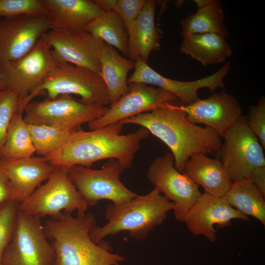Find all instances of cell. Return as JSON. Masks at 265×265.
Segmentation results:
<instances>
[{"label":"cell","instance_id":"obj_32","mask_svg":"<svg viewBox=\"0 0 265 265\" xmlns=\"http://www.w3.org/2000/svg\"><path fill=\"white\" fill-rule=\"evenodd\" d=\"M19 106V97L17 92L0 90V160L10 122Z\"/></svg>","mask_w":265,"mask_h":265},{"label":"cell","instance_id":"obj_3","mask_svg":"<svg viewBox=\"0 0 265 265\" xmlns=\"http://www.w3.org/2000/svg\"><path fill=\"white\" fill-rule=\"evenodd\" d=\"M95 224L92 213L76 217L63 213L58 219L47 221L43 228L47 238L52 240L53 265H120L125 257L112 253L108 242L102 240L96 244L90 238Z\"/></svg>","mask_w":265,"mask_h":265},{"label":"cell","instance_id":"obj_6","mask_svg":"<svg viewBox=\"0 0 265 265\" xmlns=\"http://www.w3.org/2000/svg\"><path fill=\"white\" fill-rule=\"evenodd\" d=\"M44 90L49 99L61 95H76L85 104L110 105L108 92L101 75L69 63H59L42 84L24 101L25 104Z\"/></svg>","mask_w":265,"mask_h":265},{"label":"cell","instance_id":"obj_24","mask_svg":"<svg viewBox=\"0 0 265 265\" xmlns=\"http://www.w3.org/2000/svg\"><path fill=\"white\" fill-rule=\"evenodd\" d=\"M180 50L205 66L222 63L232 54V50L225 39L214 33L183 36Z\"/></svg>","mask_w":265,"mask_h":265},{"label":"cell","instance_id":"obj_28","mask_svg":"<svg viewBox=\"0 0 265 265\" xmlns=\"http://www.w3.org/2000/svg\"><path fill=\"white\" fill-rule=\"evenodd\" d=\"M84 30L127 57V31L122 19L114 11H105L89 23Z\"/></svg>","mask_w":265,"mask_h":265},{"label":"cell","instance_id":"obj_25","mask_svg":"<svg viewBox=\"0 0 265 265\" xmlns=\"http://www.w3.org/2000/svg\"><path fill=\"white\" fill-rule=\"evenodd\" d=\"M198 9L180 21L182 37L201 33L217 34L224 38L229 32L224 24L225 14L219 1L215 0H195Z\"/></svg>","mask_w":265,"mask_h":265},{"label":"cell","instance_id":"obj_26","mask_svg":"<svg viewBox=\"0 0 265 265\" xmlns=\"http://www.w3.org/2000/svg\"><path fill=\"white\" fill-rule=\"evenodd\" d=\"M224 197L232 207L265 226V197L248 178L233 182Z\"/></svg>","mask_w":265,"mask_h":265},{"label":"cell","instance_id":"obj_21","mask_svg":"<svg viewBox=\"0 0 265 265\" xmlns=\"http://www.w3.org/2000/svg\"><path fill=\"white\" fill-rule=\"evenodd\" d=\"M156 2L146 0L141 11L127 30L128 58L148 63L153 51L160 49V35L155 23Z\"/></svg>","mask_w":265,"mask_h":265},{"label":"cell","instance_id":"obj_5","mask_svg":"<svg viewBox=\"0 0 265 265\" xmlns=\"http://www.w3.org/2000/svg\"><path fill=\"white\" fill-rule=\"evenodd\" d=\"M86 204L68 173V168L56 167L46 183L19 204V210L39 217L58 219L63 213L85 215Z\"/></svg>","mask_w":265,"mask_h":265},{"label":"cell","instance_id":"obj_9","mask_svg":"<svg viewBox=\"0 0 265 265\" xmlns=\"http://www.w3.org/2000/svg\"><path fill=\"white\" fill-rule=\"evenodd\" d=\"M55 257L40 217L19 210L11 238L2 255V265H53Z\"/></svg>","mask_w":265,"mask_h":265},{"label":"cell","instance_id":"obj_22","mask_svg":"<svg viewBox=\"0 0 265 265\" xmlns=\"http://www.w3.org/2000/svg\"><path fill=\"white\" fill-rule=\"evenodd\" d=\"M184 173L201 186L205 193L215 196H224L233 182L220 160L202 154L189 158Z\"/></svg>","mask_w":265,"mask_h":265},{"label":"cell","instance_id":"obj_31","mask_svg":"<svg viewBox=\"0 0 265 265\" xmlns=\"http://www.w3.org/2000/svg\"><path fill=\"white\" fill-rule=\"evenodd\" d=\"M19 204L13 199L0 203V265H2V255L14 229Z\"/></svg>","mask_w":265,"mask_h":265},{"label":"cell","instance_id":"obj_16","mask_svg":"<svg viewBox=\"0 0 265 265\" xmlns=\"http://www.w3.org/2000/svg\"><path fill=\"white\" fill-rule=\"evenodd\" d=\"M129 90L101 117L88 123L90 131L151 111L178 100L173 94L144 83L129 84Z\"/></svg>","mask_w":265,"mask_h":265},{"label":"cell","instance_id":"obj_2","mask_svg":"<svg viewBox=\"0 0 265 265\" xmlns=\"http://www.w3.org/2000/svg\"><path fill=\"white\" fill-rule=\"evenodd\" d=\"M120 122L143 127L161 140L171 150L175 167L181 173L192 156L217 152L222 145L213 130L189 122L183 111L170 103Z\"/></svg>","mask_w":265,"mask_h":265},{"label":"cell","instance_id":"obj_8","mask_svg":"<svg viewBox=\"0 0 265 265\" xmlns=\"http://www.w3.org/2000/svg\"><path fill=\"white\" fill-rule=\"evenodd\" d=\"M107 107L87 104L70 95H61L54 99L30 102L25 109V122L30 125H44L74 131L103 116Z\"/></svg>","mask_w":265,"mask_h":265},{"label":"cell","instance_id":"obj_37","mask_svg":"<svg viewBox=\"0 0 265 265\" xmlns=\"http://www.w3.org/2000/svg\"><path fill=\"white\" fill-rule=\"evenodd\" d=\"M4 89H6L0 80V90H4Z\"/></svg>","mask_w":265,"mask_h":265},{"label":"cell","instance_id":"obj_11","mask_svg":"<svg viewBox=\"0 0 265 265\" xmlns=\"http://www.w3.org/2000/svg\"><path fill=\"white\" fill-rule=\"evenodd\" d=\"M147 177L155 188L174 203L175 219L184 222L187 212L202 194L199 186L176 168L174 157L170 153L153 160L148 169Z\"/></svg>","mask_w":265,"mask_h":265},{"label":"cell","instance_id":"obj_7","mask_svg":"<svg viewBox=\"0 0 265 265\" xmlns=\"http://www.w3.org/2000/svg\"><path fill=\"white\" fill-rule=\"evenodd\" d=\"M125 169L120 161L110 159L100 169L75 165L68 168V173L88 207L96 205L102 200L120 204L137 195L121 181L120 175Z\"/></svg>","mask_w":265,"mask_h":265},{"label":"cell","instance_id":"obj_10","mask_svg":"<svg viewBox=\"0 0 265 265\" xmlns=\"http://www.w3.org/2000/svg\"><path fill=\"white\" fill-rule=\"evenodd\" d=\"M41 38L22 57L0 66V80L6 89L15 91L24 101L38 89L58 65Z\"/></svg>","mask_w":265,"mask_h":265},{"label":"cell","instance_id":"obj_13","mask_svg":"<svg viewBox=\"0 0 265 265\" xmlns=\"http://www.w3.org/2000/svg\"><path fill=\"white\" fill-rule=\"evenodd\" d=\"M59 63H67L101 73L102 40L83 31L50 29L41 37Z\"/></svg>","mask_w":265,"mask_h":265},{"label":"cell","instance_id":"obj_29","mask_svg":"<svg viewBox=\"0 0 265 265\" xmlns=\"http://www.w3.org/2000/svg\"><path fill=\"white\" fill-rule=\"evenodd\" d=\"M27 125L36 153L42 157L61 148L73 131L48 125Z\"/></svg>","mask_w":265,"mask_h":265},{"label":"cell","instance_id":"obj_12","mask_svg":"<svg viewBox=\"0 0 265 265\" xmlns=\"http://www.w3.org/2000/svg\"><path fill=\"white\" fill-rule=\"evenodd\" d=\"M222 163L232 182L248 178L255 168L265 166V158L257 136L241 116L225 134Z\"/></svg>","mask_w":265,"mask_h":265},{"label":"cell","instance_id":"obj_23","mask_svg":"<svg viewBox=\"0 0 265 265\" xmlns=\"http://www.w3.org/2000/svg\"><path fill=\"white\" fill-rule=\"evenodd\" d=\"M101 73L107 87L110 105L129 90L128 75L135 68V62L121 55L113 47L105 44L101 55Z\"/></svg>","mask_w":265,"mask_h":265},{"label":"cell","instance_id":"obj_1","mask_svg":"<svg viewBox=\"0 0 265 265\" xmlns=\"http://www.w3.org/2000/svg\"><path fill=\"white\" fill-rule=\"evenodd\" d=\"M123 125L117 122L90 131L74 130L61 148L43 158L55 167L66 168L89 167L97 161L115 159L128 169L149 132L141 127L135 132L122 134Z\"/></svg>","mask_w":265,"mask_h":265},{"label":"cell","instance_id":"obj_34","mask_svg":"<svg viewBox=\"0 0 265 265\" xmlns=\"http://www.w3.org/2000/svg\"><path fill=\"white\" fill-rule=\"evenodd\" d=\"M247 122L250 129L258 138L262 147L265 148V99L260 98L256 105L251 106Z\"/></svg>","mask_w":265,"mask_h":265},{"label":"cell","instance_id":"obj_36","mask_svg":"<svg viewBox=\"0 0 265 265\" xmlns=\"http://www.w3.org/2000/svg\"><path fill=\"white\" fill-rule=\"evenodd\" d=\"M10 199H13L10 184L0 160V203Z\"/></svg>","mask_w":265,"mask_h":265},{"label":"cell","instance_id":"obj_14","mask_svg":"<svg viewBox=\"0 0 265 265\" xmlns=\"http://www.w3.org/2000/svg\"><path fill=\"white\" fill-rule=\"evenodd\" d=\"M50 29L45 14L0 19V66L24 56Z\"/></svg>","mask_w":265,"mask_h":265},{"label":"cell","instance_id":"obj_19","mask_svg":"<svg viewBox=\"0 0 265 265\" xmlns=\"http://www.w3.org/2000/svg\"><path fill=\"white\" fill-rule=\"evenodd\" d=\"M1 163L9 181L13 199L20 203L28 198L50 177L55 166L43 157L2 159Z\"/></svg>","mask_w":265,"mask_h":265},{"label":"cell","instance_id":"obj_35","mask_svg":"<svg viewBox=\"0 0 265 265\" xmlns=\"http://www.w3.org/2000/svg\"><path fill=\"white\" fill-rule=\"evenodd\" d=\"M248 178L265 197V166L254 169Z\"/></svg>","mask_w":265,"mask_h":265},{"label":"cell","instance_id":"obj_27","mask_svg":"<svg viewBox=\"0 0 265 265\" xmlns=\"http://www.w3.org/2000/svg\"><path fill=\"white\" fill-rule=\"evenodd\" d=\"M25 106L20 101L18 109L10 122L2 152V159L29 158L36 153L23 113Z\"/></svg>","mask_w":265,"mask_h":265},{"label":"cell","instance_id":"obj_17","mask_svg":"<svg viewBox=\"0 0 265 265\" xmlns=\"http://www.w3.org/2000/svg\"><path fill=\"white\" fill-rule=\"evenodd\" d=\"M247 221L248 216L232 207L225 197L202 193L187 212L184 222L195 236H203L212 242L216 240L217 228L231 225L234 219Z\"/></svg>","mask_w":265,"mask_h":265},{"label":"cell","instance_id":"obj_30","mask_svg":"<svg viewBox=\"0 0 265 265\" xmlns=\"http://www.w3.org/2000/svg\"><path fill=\"white\" fill-rule=\"evenodd\" d=\"M104 11H114L122 19L127 31L141 11L146 0H95Z\"/></svg>","mask_w":265,"mask_h":265},{"label":"cell","instance_id":"obj_15","mask_svg":"<svg viewBox=\"0 0 265 265\" xmlns=\"http://www.w3.org/2000/svg\"><path fill=\"white\" fill-rule=\"evenodd\" d=\"M229 62L225 63L214 73L205 78L193 81H181L172 80L158 73L148 63L138 58L135 62V68L128 80V84L141 83L157 86L174 95L185 105L197 100L198 91L208 88L211 91L217 88L225 89L224 79L231 68Z\"/></svg>","mask_w":265,"mask_h":265},{"label":"cell","instance_id":"obj_18","mask_svg":"<svg viewBox=\"0 0 265 265\" xmlns=\"http://www.w3.org/2000/svg\"><path fill=\"white\" fill-rule=\"evenodd\" d=\"M189 122L202 124L213 130L220 137L240 118L241 108L233 96L222 91L209 98L198 99L187 105L176 106Z\"/></svg>","mask_w":265,"mask_h":265},{"label":"cell","instance_id":"obj_20","mask_svg":"<svg viewBox=\"0 0 265 265\" xmlns=\"http://www.w3.org/2000/svg\"><path fill=\"white\" fill-rule=\"evenodd\" d=\"M43 2L52 30L83 31L105 12L94 0H43Z\"/></svg>","mask_w":265,"mask_h":265},{"label":"cell","instance_id":"obj_33","mask_svg":"<svg viewBox=\"0 0 265 265\" xmlns=\"http://www.w3.org/2000/svg\"><path fill=\"white\" fill-rule=\"evenodd\" d=\"M45 14L43 0H0V19Z\"/></svg>","mask_w":265,"mask_h":265},{"label":"cell","instance_id":"obj_4","mask_svg":"<svg viewBox=\"0 0 265 265\" xmlns=\"http://www.w3.org/2000/svg\"><path fill=\"white\" fill-rule=\"evenodd\" d=\"M174 207V203L155 187L126 202L108 204L105 209L106 224L95 226L90 231V238L98 244L108 236L127 232L135 239L143 240L164 222Z\"/></svg>","mask_w":265,"mask_h":265}]
</instances>
